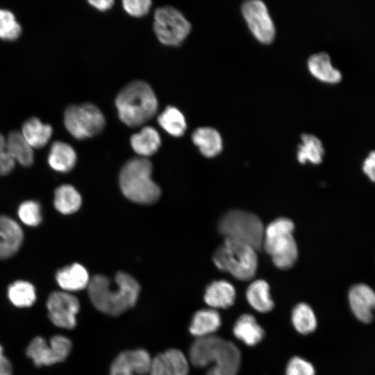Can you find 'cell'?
<instances>
[{
	"label": "cell",
	"mask_w": 375,
	"mask_h": 375,
	"mask_svg": "<svg viewBox=\"0 0 375 375\" xmlns=\"http://www.w3.org/2000/svg\"><path fill=\"white\" fill-rule=\"evenodd\" d=\"M285 375H315L314 366L299 356L292 357L288 362Z\"/></svg>",
	"instance_id": "obj_34"
},
{
	"label": "cell",
	"mask_w": 375,
	"mask_h": 375,
	"mask_svg": "<svg viewBox=\"0 0 375 375\" xmlns=\"http://www.w3.org/2000/svg\"><path fill=\"white\" fill-rule=\"evenodd\" d=\"M256 251L244 243L225 238L223 244L215 251L212 260L221 271L231 274L238 280L249 281L257 269Z\"/></svg>",
	"instance_id": "obj_6"
},
{
	"label": "cell",
	"mask_w": 375,
	"mask_h": 375,
	"mask_svg": "<svg viewBox=\"0 0 375 375\" xmlns=\"http://www.w3.org/2000/svg\"><path fill=\"white\" fill-rule=\"evenodd\" d=\"M122 4L128 15L141 17L149 12L152 2L149 0H125L122 1Z\"/></svg>",
	"instance_id": "obj_37"
},
{
	"label": "cell",
	"mask_w": 375,
	"mask_h": 375,
	"mask_svg": "<svg viewBox=\"0 0 375 375\" xmlns=\"http://www.w3.org/2000/svg\"><path fill=\"white\" fill-rule=\"evenodd\" d=\"M152 165L146 158H134L122 167L119 184L123 194L130 201L149 205L160 197L159 186L151 178Z\"/></svg>",
	"instance_id": "obj_4"
},
{
	"label": "cell",
	"mask_w": 375,
	"mask_h": 375,
	"mask_svg": "<svg viewBox=\"0 0 375 375\" xmlns=\"http://www.w3.org/2000/svg\"><path fill=\"white\" fill-rule=\"evenodd\" d=\"M22 33V26L13 13L0 9V39L8 41L17 40Z\"/></svg>",
	"instance_id": "obj_32"
},
{
	"label": "cell",
	"mask_w": 375,
	"mask_h": 375,
	"mask_svg": "<svg viewBox=\"0 0 375 375\" xmlns=\"http://www.w3.org/2000/svg\"><path fill=\"white\" fill-rule=\"evenodd\" d=\"M158 123L166 132L176 138L183 135L187 129L183 114L172 106H167L158 115Z\"/></svg>",
	"instance_id": "obj_29"
},
{
	"label": "cell",
	"mask_w": 375,
	"mask_h": 375,
	"mask_svg": "<svg viewBox=\"0 0 375 375\" xmlns=\"http://www.w3.org/2000/svg\"><path fill=\"white\" fill-rule=\"evenodd\" d=\"M15 164V161L6 149V139L0 133V176L9 174Z\"/></svg>",
	"instance_id": "obj_38"
},
{
	"label": "cell",
	"mask_w": 375,
	"mask_h": 375,
	"mask_svg": "<svg viewBox=\"0 0 375 375\" xmlns=\"http://www.w3.org/2000/svg\"><path fill=\"white\" fill-rule=\"evenodd\" d=\"M88 3L100 11H106L112 8L115 1L112 0H94L88 1Z\"/></svg>",
	"instance_id": "obj_41"
},
{
	"label": "cell",
	"mask_w": 375,
	"mask_h": 375,
	"mask_svg": "<svg viewBox=\"0 0 375 375\" xmlns=\"http://www.w3.org/2000/svg\"><path fill=\"white\" fill-rule=\"evenodd\" d=\"M362 170L372 181L375 182V150L372 151L365 159Z\"/></svg>",
	"instance_id": "obj_39"
},
{
	"label": "cell",
	"mask_w": 375,
	"mask_h": 375,
	"mask_svg": "<svg viewBox=\"0 0 375 375\" xmlns=\"http://www.w3.org/2000/svg\"><path fill=\"white\" fill-rule=\"evenodd\" d=\"M114 283L106 276L97 274L90 278L88 291L90 301L97 310L118 316L135 305L140 287L132 276L124 272L116 274Z\"/></svg>",
	"instance_id": "obj_1"
},
{
	"label": "cell",
	"mask_w": 375,
	"mask_h": 375,
	"mask_svg": "<svg viewBox=\"0 0 375 375\" xmlns=\"http://www.w3.org/2000/svg\"><path fill=\"white\" fill-rule=\"evenodd\" d=\"M22 134L33 148H42L50 140L53 129L47 124L42 123L38 118L32 117L24 122Z\"/></svg>",
	"instance_id": "obj_24"
},
{
	"label": "cell",
	"mask_w": 375,
	"mask_h": 375,
	"mask_svg": "<svg viewBox=\"0 0 375 375\" xmlns=\"http://www.w3.org/2000/svg\"><path fill=\"white\" fill-rule=\"evenodd\" d=\"M130 142L133 151L144 158L157 152L161 145V138L153 127L144 126L131 135Z\"/></svg>",
	"instance_id": "obj_23"
},
{
	"label": "cell",
	"mask_w": 375,
	"mask_h": 375,
	"mask_svg": "<svg viewBox=\"0 0 375 375\" xmlns=\"http://www.w3.org/2000/svg\"><path fill=\"white\" fill-rule=\"evenodd\" d=\"M82 203L79 192L71 185H62L54 192L53 204L62 214L69 215L76 212Z\"/></svg>",
	"instance_id": "obj_27"
},
{
	"label": "cell",
	"mask_w": 375,
	"mask_h": 375,
	"mask_svg": "<svg viewBox=\"0 0 375 375\" xmlns=\"http://www.w3.org/2000/svg\"><path fill=\"white\" fill-rule=\"evenodd\" d=\"M6 149L15 161L24 167H30L34 161L33 147L22 133L12 131L6 139Z\"/></svg>",
	"instance_id": "obj_26"
},
{
	"label": "cell",
	"mask_w": 375,
	"mask_h": 375,
	"mask_svg": "<svg viewBox=\"0 0 375 375\" xmlns=\"http://www.w3.org/2000/svg\"><path fill=\"white\" fill-rule=\"evenodd\" d=\"M58 285L65 292H76L88 288L90 278L81 264L73 263L60 269L56 274Z\"/></svg>",
	"instance_id": "obj_16"
},
{
	"label": "cell",
	"mask_w": 375,
	"mask_h": 375,
	"mask_svg": "<svg viewBox=\"0 0 375 375\" xmlns=\"http://www.w3.org/2000/svg\"><path fill=\"white\" fill-rule=\"evenodd\" d=\"M193 143L201 153L207 158L217 156L222 150V139L219 133L211 127H199L192 134Z\"/></svg>",
	"instance_id": "obj_21"
},
{
	"label": "cell",
	"mask_w": 375,
	"mask_h": 375,
	"mask_svg": "<svg viewBox=\"0 0 375 375\" xmlns=\"http://www.w3.org/2000/svg\"><path fill=\"white\" fill-rule=\"evenodd\" d=\"M64 124L77 140H85L99 134L105 128L106 119L101 110L86 102L68 106L64 112Z\"/></svg>",
	"instance_id": "obj_8"
},
{
	"label": "cell",
	"mask_w": 375,
	"mask_h": 375,
	"mask_svg": "<svg viewBox=\"0 0 375 375\" xmlns=\"http://www.w3.org/2000/svg\"><path fill=\"white\" fill-rule=\"evenodd\" d=\"M151 358L144 349L128 350L120 353L113 360L110 375H147L149 373Z\"/></svg>",
	"instance_id": "obj_13"
},
{
	"label": "cell",
	"mask_w": 375,
	"mask_h": 375,
	"mask_svg": "<svg viewBox=\"0 0 375 375\" xmlns=\"http://www.w3.org/2000/svg\"><path fill=\"white\" fill-rule=\"evenodd\" d=\"M294 225L285 217L277 218L265 228L262 247L276 267L282 269L292 267L298 257V249L292 236Z\"/></svg>",
	"instance_id": "obj_5"
},
{
	"label": "cell",
	"mask_w": 375,
	"mask_h": 375,
	"mask_svg": "<svg viewBox=\"0 0 375 375\" xmlns=\"http://www.w3.org/2000/svg\"><path fill=\"white\" fill-rule=\"evenodd\" d=\"M76 160V153L69 144L56 141L51 144L48 156V163L53 170L68 172L74 168Z\"/></svg>",
	"instance_id": "obj_22"
},
{
	"label": "cell",
	"mask_w": 375,
	"mask_h": 375,
	"mask_svg": "<svg viewBox=\"0 0 375 375\" xmlns=\"http://www.w3.org/2000/svg\"><path fill=\"white\" fill-rule=\"evenodd\" d=\"M23 241V231L12 219L0 215V259L13 256Z\"/></svg>",
	"instance_id": "obj_15"
},
{
	"label": "cell",
	"mask_w": 375,
	"mask_h": 375,
	"mask_svg": "<svg viewBox=\"0 0 375 375\" xmlns=\"http://www.w3.org/2000/svg\"><path fill=\"white\" fill-rule=\"evenodd\" d=\"M235 290L233 285L224 280L210 283L204 294L205 302L213 309L228 308L235 300Z\"/></svg>",
	"instance_id": "obj_18"
},
{
	"label": "cell",
	"mask_w": 375,
	"mask_h": 375,
	"mask_svg": "<svg viewBox=\"0 0 375 375\" xmlns=\"http://www.w3.org/2000/svg\"><path fill=\"white\" fill-rule=\"evenodd\" d=\"M176 372V375H188L189 362L183 353L177 349H169L164 351Z\"/></svg>",
	"instance_id": "obj_36"
},
{
	"label": "cell",
	"mask_w": 375,
	"mask_h": 375,
	"mask_svg": "<svg viewBox=\"0 0 375 375\" xmlns=\"http://www.w3.org/2000/svg\"><path fill=\"white\" fill-rule=\"evenodd\" d=\"M48 317L56 326L72 329L76 325V315L80 310L78 299L65 291L51 293L47 301Z\"/></svg>",
	"instance_id": "obj_12"
},
{
	"label": "cell",
	"mask_w": 375,
	"mask_h": 375,
	"mask_svg": "<svg viewBox=\"0 0 375 375\" xmlns=\"http://www.w3.org/2000/svg\"><path fill=\"white\" fill-rule=\"evenodd\" d=\"M8 297L16 307L28 308L36 300L34 286L28 281H16L8 288Z\"/></svg>",
	"instance_id": "obj_31"
},
{
	"label": "cell",
	"mask_w": 375,
	"mask_h": 375,
	"mask_svg": "<svg viewBox=\"0 0 375 375\" xmlns=\"http://www.w3.org/2000/svg\"><path fill=\"white\" fill-rule=\"evenodd\" d=\"M0 375H12V368L10 360L4 356L0 344Z\"/></svg>",
	"instance_id": "obj_40"
},
{
	"label": "cell",
	"mask_w": 375,
	"mask_h": 375,
	"mask_svg": "<svg viewBox=\"0 0 375 375\" xmlns=\"http://www.w3.org/2000/svg\"><path fill=\"white\" fill-rule=\"evenodd\" d=\"M18 216L24 224L36 226L42 221L40 205L35 201H26L19 206Z\"/></svg>",
	"instance_id": "obj_33"
},
{
	"label": "cell",
	"mask_w": 375,
	"mask_h": 375,
	"mask_svg": "<svg viewBox=\"0 0 375 375\" xmlns=\"http://www.w3.org/2000/svg\"><path fill=\"white\" fill-rule=\"evenodd\" d=\"M302 142L298 146L297 160L301 164L309 162L314 165L322 162L324 149L320 140L310 134L301 135Z\"/></svg>",
	"instance_id": "obj_28"
},
{
	"label": "cell",
	"mask_w": 375,
	"mask_h": 375,
	"mask_svg": "<svg viewBox=\"0 0 375 375\" xmlns=\"http://www.w3.org/2000/svg\"><path fill=\"white\" fill-rule=\"evenodd\" d=\"M241 12L251 33L260 43L269 44L275 38L273 20L266 5L260 0H249L241 6Z\"/></svg>",
	"instance_id": "obj_11"
},
{
	"label": "cell",
	"mask_w": 375,
	"mask_h": 375,
	"mask_svg": "<svg viewBox=\"0 0 375 375\" xmlns=\"http://www.w3.org/2000/svg\"><path fill=\"white\" fill-rule=\"evenodd\" d=\"M307 65L310 74L321 82L337 84L342 78L340 71L334 67L329 55L325 52L310 56Z\"/></svg>",
	"instance_id": "obj_17"
},
{
	"label": "cell",
	"mask_w": 375,
	"mask_h": 375,
	"mask_svg": "<svg viewBox=\"0 0 375 375\" xmlns=\"http://www.w3.org/2000/svg\"><path fill=\"white\" fill-rule=\"evenodd\" d=\"M191 28L190 22L173 6L159 7L154 12L153 29L158 40L164 45H181Z\"/></svg>",
	"instance_id": "obj_9"
},
{
	"label": "cell",
	"mask_w": 375,
	"mask_h": 375,
	"mask_svg": "<svg viewBox=\"0 0 375 375\" xmlns=\"http://www.w3.org/2000/svg\"><path fill=\"white\" fill-rule=\"evenodd\" d=\"M246 298L249 304L259 312H268L274 306L269 293V286L264 280L253 281L246 290Z\"/></svg>",
	"instance_id": "obj_25"
},
{
	"label": "cell",
	"mask_w": 375,
	"mask_h": 375,
	"mask_svg": "<svg viewBox=\"0 0 375 375\" xmlns=\"http://www.w3.org/2000/svg\"><path fill=\"white\" fill-rule=\"evenodd\" d=\"M219 231L225 238L244 243L255 250L262 247L265 228L256 215L240 210L226 212L220 219Z\"/></svg>",
	"instance_id": "obj_7"
},
{
	"label": "cell",
	"mask_w": 375,
	"mask_h": 375,
	"mask_svg": "<svg viewBox=\"0 0 375 375\" xmlns=\"http://www.w3.org/2000/svg\"><path fill=\"white\" fill-rule=\"evenodd\" d=\"M350 308L354 316L361 322H372L375 312V292L364 283L353 285L348 293Z\"/></svg>",
	"instance_id": "obj_14"
},
{
	"label": "cell",
	"mask_w": 375,
	"mask_h": 375,
	"mask_svg": "<svg viewBox=\"0 0 375 375\" xmlns=\"http://www.w3.org/2000/svg\"><path fill=\"white\" fill-rule=\"evenodd\" d=\"M221 325V316L215 309H201L194 314L189 331L197 338H203L212 335Z\"/></svg>",
	"instance_id": "obj_19"
},
{
	"label": "cell",
	"mask_w": 375,
	"mask_h": 375,
	"mask_svg": "<svg viewBox=\"0 0 375 375\" xmlns=\"http://www.w3.org/2000/svg\"><path fill=\"white\" fill-rule=\"evenodd\" d=\"M291 319L294 328L301 334L311 333L317 328L315 314L312 308L306 303H298L294 307Z\"/></svg>",
	"instance_id": "obj_30"
},
{
	"label": "cell",
	"mask_w": 375,
	"mask_h": 375,
	"mask_svg": "<svg viewBox=\"0 0 375 375\" xmlns=\"http://www.w3.org/2000/svg\"><path fill=\"white\" fill-rule=\"evenodd\" d=\"M115 106L120 120L130 127L140 126L152 119L158 110V100L145 81H133L117 93Z\"/></svg>",
	"instance_id": "obj_3"
},
{
	"label": "cell",
	"mask_w": 375,
	"mask_h": 375,
	"mask_svg": "<svg viewBox=\"0 0 375 375\" xmlns=\"http://www.w3.org/2000/svg\"><path fill=\"white\" fill-rule=\"evenodd\" d=\"M149 374L150 375H176L174 367L165 352L152 358Z\"/></svg>",
	"instance_id": "obj_35"
},
{
	"label": "cell",
	"mask_w": 375,
	"mask_h": 375,
	"mask_svg": "<svg viewBox=\"0 0 375 375\" xmlns=\"http://www.w3.org/2000/svg\"><path fill=\"white\" fill-rule=\"evenodd\" d=\"M189 358L197 367L210 366L206 375H237L241 364L238 347L214 335L197 338L190 346Z\"/></svg>",
	"instance_id": "obj_2"
},
{
	"label": "cell",
	"mask_w": 375,
	"mask_h": 375,
	"mask_svg": "<svg viewBox=\"0 0 375 375\" xmlns=\"http://www.w3.org/2000/svg\"><path fill=\"white\" fill-rule=\"evenodd\" d=\"M233 333L236 338L247 346H255L263 339L265 331L253 315L243 314L235 321Z\"/></svg>",
	"instance_id": "obj_20"
},
{
	"label": "cell",
	"mask_w": 375,
	"mask_h": 375,
	"mask_svg": "<svg viewBox=\"0 0 375 375\" xmlns=\"http://www.w3.org/2000/svg\"><path fill=\"white\" fill-rule=\"evenodd\" d=\"M72 347L71 340L61 335L53 336L49 343L44 338L37 336L29 342L26 353L36 366H49L65 360Z\"/></svg>",
	"instance_id": "obj_10"
}]
</instances>
